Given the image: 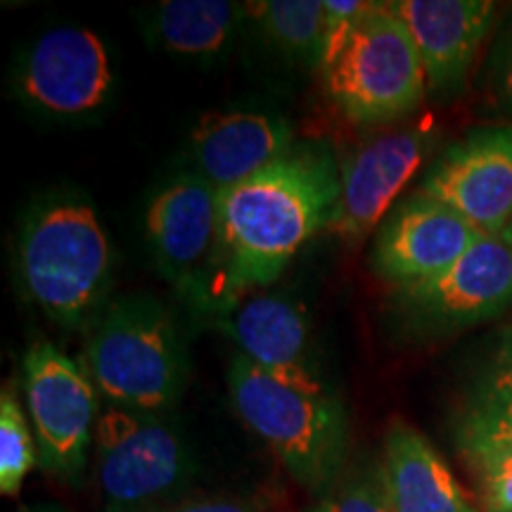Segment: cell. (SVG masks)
Masks as SVG:
<instances>
[{"label": "cell", "mask_w": 512, "mask_h": 512, "mask_svg": "<svg viewBox=\"0 0 512 512\" xmlns=\"http://www.w3.org/2000/svg\"><path fill=\"white\" fill-rule=\"evenodd\" d=\"M339 195L342 166L320 145H292L259 174L219 190L216 316L275 283L299 249L330 228Z\"/></svg>", "instance_id": "obj_1"}, {"label": "cell", "mask_w": 512, "mask_h": 512, "mask_svg": "<svg viewBox=\"0 0 512 512\" xmlns=\"http://www.w3.org/2000/svg\"><path fill=\"white\" fill-rule=\"evenodd\" d=\"M228 389L242 422L278 456L294 482L323 496L342 479L349 415L325 380H280L238 354L228 368Z\"/></svg>", "instance_id": "obj_2"}, {"label": "cell", "mask_w": 512, "mask_h": 512, "mask_svg": "<svg viewBox=\"0 0 512 512\" xmlns=\"http://www.w3.org/2000/svg\"><path fill=\"white\" fill-rule=\"evenodd\" d=\"M86 363L95 389L131 411H169L188 380V351L176 320L147 294L117 299L100 313Z\"/></svg>", "instance_id": "obj_3"}, {"label": "cell", "mask_w": 512, "mask_h": 512, "mask_svg": "<svg viewBox=\"0 0 512 512\" xmlns=\"http://www.w3.org/2000/svg\"><path fill=\"white\" fill-rule=\"evenodd\" d=\"M112 249L86 200L55 197L27 216L19 238V275L48 318L81 328L110 285Z\"/></svg>", "instance_id": "obj_4"}, {"label": "cell", "mask_w": 512, "mask_h": 512, "mask_svg": "<svg viewBox=\"0 0 512 512\" xmlns=\"http://www.w3.org/2000/svg\"><path fill=\"white\" fill-rule=\"evenodd\" d=\"M323 79L337 110L356 124L406 117L427 88L418 46L392 3H373Z\"/></svg>", "instance_id": "obj_5"}, {"label": "cell", "mask_w": 512, "mask_h": 512, "mask_svg": "<svg viewBox=\"0 0 512 512\" xmlns=\"http://www.w3.org/2000/svg\"><path fill=\"white\" fill-rule=\"evenodd\" d=\"M105 512H150L195 472L183 432L162 413L110 406L95 425Z\"/></svg>", "instance_id": "obj_6"}, {"label": "cell", "mask_w": 512, "mask_h": 512, "mask_svg": "<svg viewBox=\"0 0 512 512\" xmlns=\"http://www.w3.org/2000/svg\"><path fill=\"white\" fill-rule=\"evenodd\" d=\"M147 245L164 280L192 311L216 316L219 297V190L181 174L150 200Z\"/></svg>", "instance_id": "obj_7"}, {"label": "cell", "mask_w": 512, "mask_h": 512, "mask_svg": "<svg viewBox=\"0 0 512 512\" xmlns=\"http://www.w3.org/2000/svg\"><path fill=\"white\" fill-rule=\"evenodd\" d=\"M22 368L41 467L67 482H79L100 418L95 384L79 363L50 342L34 344L24 354Z\"/></svg>", "instance_id": "obj_8"}, {"label": "cell", "mask_w": 512, "mask_h": 512, "mask_svg": "<svg viewBox=\"0 0 512 512\" xmlns=\"http://www.w3.org/2000/svg\"><path fill=\"white\" fill-rule=\"evenodd\" d=\"M394 302L425 332H453L501 316L512 306V242L482 235L437 278L396 287Z\"/></svg>", "instance_id": "obj_9"}, {"label": "cell", "mask_w": 512, "mask_h": 512, "mask_svg": "<svg viewBox=\"0 0 512 512\" xmlns=\"http://www.w3.org/2000/svg\"><path fill=\"white\" fill-rule=\"evenodd\" d=\"M482 235L456 209L418 190L382 221L370 264L396 287L425 283L448 271Z\"/></svg>", "instance_id": "obj_10"}, {"label": "cell", "mask_w": 512, "mask_h": 512, "mask_svg": "<svg viewBox=\"0 0 512 512\" xmlns=\"http://www.w3.org/2000/svg\"><path fill=\"white\" fill-rule=\"evenodd\" d=\"M420 192L456 209L484 235H503L512 223V126L482 128L448 147Z\"/></svg>", "instance_id": "obj_11"}, {"label": "cell", "mask_w": 512, "mask_h": 512, "mask_svg": "<svg viewBox=\"0 0 512 512\" xmlns=\"http://www.w3.org/2000/svg\"><path fill=\"white\" fill-rule=\"evenodd\" d=\"M112 64L93 31L60 27L43 34L17 69L24 102L53 117H81L105 105L112 91Z\"/></svg>", "instance_id": "obj_12"}, {"label": "cell", "mask_w": 512, "mask_h": 512, "mask_svg": "<svg viewBox=\"0 0 512 512\" xmlns=\"http://www.w3.org/2000/svg\"><path fill=\"white\" fill-rule=\"evenodd\" d=\"M427 145L430 133L422 128H401L366 140L342 164V195L328 230L356 245L382 226L396 197L420 169Z\"/></svg>", "instance_id": "obj_13"}, {"label": "cell", "mask_w": 512, "mask_h": 512, "mask_svg": "<svg viewBox=\"0 0 512 512\" xmlns=\"http://www.w3.org/2000/svg\"><path fill=\"white\" fill-rule=\"evenodd\" d=\"M219 318L238 354L259 370L297 384L323 382L311 358L309 318L297 302L278 294H249Z\"/></svg>", "instance_id": "obj_14"}, {"label": "cell", "mask_w": 512, "mask_h": 512, "mask_svg": "<svg viewBox=\"0 0 512 512\" xmlns=\"http://www.w3.org/2000/svg\"><path fill=\"white\" fill-rule=\"evenodd\" d=\"M392 8L418 46L427 83L439 93L456 91L494 24L496 5L489 0H399Z\"/></svg>", "instance_id": "obj_15"}, {"label": "cell", "mask_w": 512, "mask_h": 512, "mask_svg": "<svg viewBox=\"0 0 512 512\" xmlns=\"http://www.w3.org/2000/svg\"><path fill=\"white\" fill-rule=\"evenodd\" d=\"M292 126L266 112H207L190 133L197 174L216 190L233 188L285 155Z\"/></svg>", "instance_id": "obj_16"}, {"label": "cell", "mask_w": 512, "mask_h": 512, "mask_svg": "<svg viewBox=\"0 0 512 512\" xmlns=\"http://www.w3.org/2000/svg\"><path fill=\"white\" fill-rule=\"evenodd\" d=\"M377 475L392 512H479L432 441L408 422L389 425Z\"/></svg>", "instance_id": "obj_17"}, {"label": "cell", "mask_w": 512, "mask_h": 512, "mask_svg": "<svg viewBox=\"0 0 512 512\" xmlns=\"http://www.w3.org/2000/svg\"><path fill=\"white\" fill-rule=\"evenodd\" d=\"M238 8L226 0H164L152 12L157 43L188 57L216 55L233 34Z\"/></svg>", "instance_id": "obj_18"}, {"label": "cell", "mask_w": 512, "mask_h": 512, "mask_svg": "<svg viewBox=\"0 0 512 512\" xmlns=\"http://www.w3.org/2000/svg\"><path fill=\"white\" fill-rule=\"evenodd\" d=\"M245 8L275 46L297 60L320 67L325 43V0H264Z\"/></svg>", "instance_id": "obj_19"}, {"label": "cell", "mask_w": 512, "mask_h": 512, "mask_svg": "<svg viewBox=\"0 0 512 512\" xmlns=\"http://www.w3.org/2000/svg\"><path fill=\"white\" fill-rule=\"evenodd\" d=\"M467 441L512 439V330L475 389L463 427Z\"/></svg>", "instance_id": "obj_20"}, {"label": "cell", "mask_w": 512, "mask_h": 512, "mask_svg": "<svg viewBox=\"0 0 512 512\" xmlns=\"http://www.w3.org/2000/svg\"><path fill=\"white\" fill-rule=\"evenodd\" d=\"M38 446L29 422L10 389L0 396V491L3 496H17L22 482L34 470Z\"/></svg>", "instance_id": "obj_21"}, {"label": "cell", "mask_w": 512, "mask_h": 512, "mask_svg": "<svg viewBox=\"0 0 512 512\" xmlns=\"http://www.w3.org/2000/svg\"><path fill=\"white\" fill-rule=\"evenodd\" d=\"M486 512H512V439L467 441Z\"/></svg>", "instance_id": "obj_22"}, {"label": "cell", "mask_w": 512, "mask_h": 512, "mask_svg": "<svg viewBox=\"0 0 512 512\" xmlns=\"http://www.w3.org/2000/svg\"><path fill=\"white\" fill-rule=\"evenodd\" d=\"M306 512H392V508L373 467L363 475L339 479Z\"/></svg>", "instance_id": "obj_23"}, {"label": "cell", "mask_w": 512, "mask_h": 512, "mask_svg": "<svg viewBox=\"0 0 512 512\" xmlns=\"http://www.w3.org/2000/svg\"><path fill=\"white\" fill-rule=\"evenodd\" d=\"M370 8L373 3H366V0H325V43L320 72L337 60V55L347 46L358 22Z\"/></svg>", "instance_id": "obj_24"}, {"label": "cell", "mask_w": 512, "mask_h": 512, "mask_svg": "<svg viewBox=\"0 0 512 512\" xmlns=\"http://www.w3.org/2000/svg\"><path fill=\"white\" fill-rule=\"evenodd\" d=\"M494 91L505 110L512 112V27L498 43L494 57Z\"/></svg>", "instance_id": "obj_25"}, {"label": "cell", "mask_w": 512, "mask_h": 512, "mask_svg": "<svg viewBox=\"0 0 512 512\" xmlns=\"http://www.w3.org/2000/svg\"><path fill=\"white\" fill-rule=\"evenodd\" d=\"M150 512H259V508L242 498H197V501L166 505V508L162 505Z\"/></svg>", "instance_id": "obj_26"}, {"label": "cell", "mask_w": 512, "mask_h": 512, "mask_svg": "<svg viewBox=\"0 0 512 512\" xmlns=\"http://www.w3.org/2000/svg\"><path fill=\"white\" fill-rule=\"evenodd\" d=\"M24 512H64V510L53 508V505H38V508H31V510H24Z\"/></svg>", "instance_id": "obj_27"}, {"label": "cell", "mask_w": 512, "mask_h": 512, "mask_svg": "<svg viewBox=\"0 0 512 512\" xmlns=\"http://www.w3.org/2000/svg\"><path fill=\"white\" fill-rule=\"evenodd\" d=\"M503 238H508V240L512 242V223H510V228H508V230H505V233H503Z\"/></svg>", "instance_id": "obj_28"}]
</instances>
